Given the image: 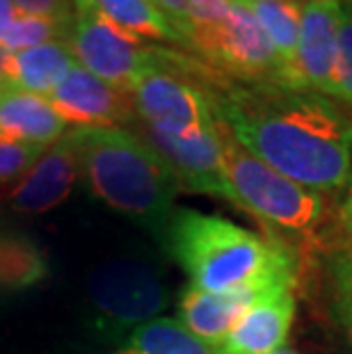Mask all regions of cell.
I'll list each match as a JSON object with an SVG mask.
<instances>
[{"label": "cell", "instance_id": "d4e9b609", "mask_svg": "<svg viewBox=\"0 0 352 354\" xmlns=\"http://www.w3.org/2000/svg\"><path fill=\"white\" fill-rule=\"evenodd\" d=\"M21 12L33 17L59 21V24H73V0H12Z\"/></svg>", "mask_w": 352, "mask_h": 354}, {"label": "cell", "instance_id": "277c9868", "mask_svg": "<svg viewBox=\"0 0 352 354\" xmlns=\"http://www.w3.org/2000/svg\"><path fill=\"white\" fill-rule=\"evenodd\" d=\"M222 169L234 206L266 231L313 236L327 217L325 194L295 183L259 160L222 124Z\"/></svg>", "mask_w": 352, "mask_h": 354}, {"label": "cell", "instance_id": "7402d4cb", "mask_svg": "<svg viewBox=\"0 0 352 354\" xmlns=\"http://www.w3.org/2000/svg\"><path fill=\"white\" fill-rule=\"evenodd\" d=\"M329 281H332L334 308L341 325L352 338V245L339 250L329 261Z\"/></svg>", "mask_w": 352, "mask_h": 354}, {"label": "cell", "instance_id": "4316f807", "mask_svg": "<svg viewBox=\"0 0 352 354\" xmlns=\"http://www.w3.org/2000/svg\"><path fill=\"white\" fill-rule=\"evenodd\" d=\"M275 354H297V352H290V350H279V352H275Z\"/></svg>", "mask_w": 352, "mask_h": 354}, {"label": "cell", "instance_id": "44dd1931", "mask_svg": "<svg viewBox=\"0 0 352 354\" xmlns=\"http://www.w3.org/2000/svg\"><path fill=\"white\" fill-rule=\"evenodd\" d=\"M154 3L174 21L183 35V30L190 26L222 19L234 0H154Z\"/></svg>", "mask_w": 352, "mask_h": 354}, {"label": "cell", "instance_id": "30bf717a", "mask_svg": "<svg viewBox=\"0 0 352 354\" xmlns=\"http://www.w3.org/2000/svg\"><path fill=\"white\" fill-rule=\"evenodd\" d=\"M46 99L73 128H124L138 119L131 94L96 78L78 62Z\"/></svg>", "mask_w": 352, "mask_h": 354}, {"label": "cell", "instance_id": "ffe728a7", "mask_svg": "<svg viewBox=\"0 0 352 354\" xmlns=\"http://www.w3.org/2000/svg\"><path fill=\"white\" fill-rule=\"evenodd\" d=\"M46 277L48 261L39 245L17 233H0V292L35 288Z\"/></svg>", "mask_w": 352, "mask_h": 354}, {"label": "cell", "instance_id": "484cf974", "mask_svg": "<svg viewBox=\"0 0 352 354\" xmlns=\"http://www.w3.org/2000/svg\"><path fill=\"white\" fill-rule=\"evenodd\" d=\"M339 224L352 245V174L348 178L346 187H343V197L339 201Z\"/></svg>", "mask_w": 352, "mask_h": 354}, {"label": "cell", "instance_id": "e0dca14e", "mask_svg": "<svg viewBox=\"0 0 352 354\" xmlns=\"http://www.w3.org/2000/svg\"><path fill=\"white\" fill-rule=\"evenodd\" d=\"M252 12L254 21L263 30L281 66L284 85L304 89L297 71L299 39V0H241Z\"/></svg>", "mask_w": 352, "mask_h": 354}, {"label": "cell", "instance_id": "5b68a950", "mask_svg": "<svg viewBox=\"0 0 352 354\" xmlns=\"http://www.w3.org/2000/svg\"><path fill=\"white\" fill-rule=\"evenodd\" d=\"M136 122L147 131L188 138L217 124L208 89L197 78V57L163 48L160 64L131 92Z\"/></svg>", "mask_w": 352, "mask_h": 354}, {"label": "cell", "instance_id": "52a82bcc", "mask_svg": "<svg viewBox=\"0 0 352 354\" xmlns=\"http://www.w3.org/2000/svg\"><path fill=\"white\" fill-rule=\"evenodd\" d=\"M183 48L231 82L286 87L270 41L241 0L222 19L185 28Z\"/></svg>", "mask_w": 352, "mask_h": 354}, {"label": "cell", "instance_id": "4fadbf2b", "mask_svg": "<svg viewBox=\"0 0 352 354\" xmlns=\"http://www.w3.org/2000/svg\"><path fill=\"white\" fill-rule=\"evenodd\" d=\"M293 286L268 290L241 315L222 341L224 354H275L284 348L295 318Z\"/></svg>", "mask_w": 352, "mask_h": 354}, {"label": "cell", "instance_id": "83f0119b", "mask_svg": "<svg viewBox=\"0 0 352 354\" xmlns=\"http://www.w3.org/2000/svg\"><path fill=\"white\" fill-rule=\"evenodd\" d=\"M299 3H304V0H299Z\"/></svg>", "mask_w": 352, "mask_h": 354}, {"label": "cell", "instance_id": "8992f818", "mask_svg": "<svg viewBox=\"0 0 352 354\" xmlns=\"http://www.w3.org/2000/svg\"><path fill=\"white\" fill-rule=\"evenodd\" d=\"M89 322L106 338L129 336L169 304V288L151 263L115 259L96 266L85 286Z\"/></svg>", "mask_w": 352, "mask_h": 354}, {"label": "cell", "instance_id": "6da1fadb", "mask_svg": "<svg viewBox=\"0 0 352 354\" xmlns=\"http://www.w3.org/2000/svg\"><path fill=\"white\" fill-rule=\"evenodd\" d=\"M208 94L217 119L252 156L309 190L343 192L352 174V119L327 96L231 80Z\"/></svg>", "mask_w": 352, "mask_h": 354}, {"label": "cell", "instance_id": "9c48e42d", "mask_svg": "<svg viewBox=\"0 0 352 354\" xmlns=\"http://www.w3.org/2000/svg\"><path fill=\"white\" fill-rule=\"evenodd\" d=\"M80 178V140L78 131L64 133L57 142L44 149L19 183L5 194L10 210L19 215H41L57 208Z\"/></svg>", "mask_w": 352, "mask_h": 354}, {"label": "cell", "instance_id": "9a60e30c", "mask_svg": "<svg viewBox=\"0 0 352 354\" xmlns=\"http://www.w3.org/2000/svg\"><path fill=\"white\" fill-rule=\"evenodd\" d=\"M66 133V122L48 103L46 96H37L19 89L0 92V140L19 145L50 147Z\"/></svg>", "mask_w": 352, "mask_h": 354}, {"label": "cell", "instance_id": "cb8c5ba5", "mask_svg": "<svg viewBox=\"0 0 352 354\" xmlns=\"http://www.w3.org/2000/svg\"><path fill=\"white\" fill-rule=\"evenodd\" d=\"M44 149L46 147L0 140V194H7L14 183H19V178L33 167L37 158L44 153Z\"/></svg>", "mask_w": 352, "mask_h": 354}, {"label": "cell", "instance_id": "ba28073f", "mask_svg": "<svg viewBox=\"0 0 352 354\" xmlns=\"http://www.w3.org/2000/svg\"><path fill=\"white\" fill-rule=\"evenodd\" d=\"M73 26L66 44L80 66L131 94L140 78L160 64L163 48L126 32L96 10L92 0H73Z\"/></svg>", "mask_w": 352, "mask_h": 354}, {"label": "cell", "instance_id": "603a6c76", "mask_svg": "<svg viewBox=\"0 0 352 354\" xmlns=\"http://www.w3.org/2000/svg\"><path fill=\"white\" fill-rule=\"evenodd\" d=\"M334 99L352 105V0H343V24L334 66Z\"/></svg>", "mask_w": 352, "mask_h": 354}, {"label": "cell", "instance_id": "7c38bea8", "mask_svg": "<svg viewBox=\"0 0 352 354\" xmlns=\"http://www.w3.org/2000/svg\"><path fill=\"white\" fill-rule=\"evenodd\" d=\"M343 0H304L299 7L297 71L304 89L334 99V66Z\"/></svg>", "mask_w": 352, "mask_h": 354}, {"label": "cell", "instance_id": "7a4b0ae2", "mask_svg": "<svg viewBox=\"0 0 352 354\" xmlns=\"http://www.w3.org/2000/svg\"><path fill=\"white\" fill-rule=\"evenodd\" d=\"M167 243L194 288L234 292L295 286V256L286 245L220 215L176 210L167 227Z\"/></svg>", "mask_w": 352, "mask_h": 354}, {"label": "cell", "instance_id": "5bb4252c", "mask_svg": "<svg viewBox=\"0 0 352 354\" xmlns=\"http://www.w3.org/2000/svg\"><path fill=\"white\" fill-rule=\"evenodd\" d=\"M281 288V286H272ZM272 288H245L234 292H208L188 286L178 297V322L211 345H222L241 315Z\"/></svg>", "mask_w": 352, "mask_h": 354}, {"label": "cell", "instance_id": "2e32d148", "mask_svg": "<svg viewBox=\"0 0 352 354\" xmlns=\"http://www.w3.org/2000/svg\"><path fill=\"white\" fill-rule=\"evenodd\" d=\"M73 64L76 57L66 41H46L7 53L5 85L7 89L48 96L66 78Z\"/></svg>", "mask_w": 352, "mask_h": 354}, {"label": "cell", "instance_id": "3957f363", "mask_svg": "<svg viewBox=\"0 0 352 354\" xmlns=\"http://www.w3.org/2000/svg\"><path fill=\"white\" fill-rule=\"evenodd\" d=\"M80 176L87 190L115 213L151 231H167L181 180L172 165L142 138L122 126L76 128Z\"/></svg>", "mask_w": 352, "mask_h": 354}, {"label": "cell", "instance_id": "ac0fdd59", "mask_svg": "<svg viewBox=\"0 0 352 354\" xmlns=\"http://www.w3.org/2000/svg\"><path fill=\"white\" fill-rule=\"evenodd\" d=\"M117 354H224L220 345H211L194 336L174 318H156L133 329Z\"/></svg>", "mask_w": 352, "mask_h": 354}, {"label": "cell", "instance_id": "d6986e66", "mask_svg": "<svg viewBox=\"0 0 352 354\" xmlns=\"http://www.w3.org/2000/svg\"><path fill=\"white\" fill-rule=\"evenodd\" d=\"M103 17L140 39L172 41L183 46L178 26L154 0H92Z\"/></svg>", "mask_w": 352, "mask_h": 354}, {"label": "cell", "instance_id": "8fae6325", "mask_svg": "<svg viewBox=\"0 0 352 354\" xmlns=\"http://www.w3.org/2000/svg\"><path fill=\"white\" fill-rule=\"evenodd\" d=\"M140 135L158 151L176 171L183 187L231 201L227 178L222 169V122L188 138H169V135L147 131L140 126Z\"/></svg>", "mask_w": 352, "mask_h": 354}]
</instances>
